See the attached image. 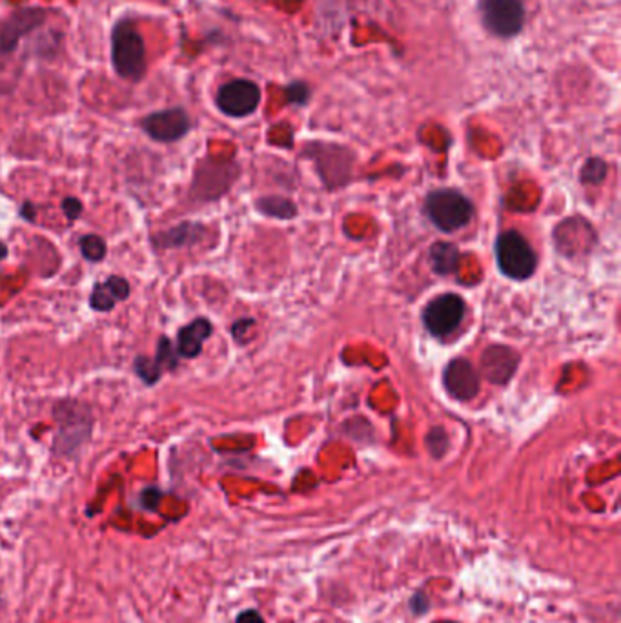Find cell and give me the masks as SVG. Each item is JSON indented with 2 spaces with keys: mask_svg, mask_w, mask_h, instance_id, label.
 I'll list each match as a JSON object with an SVG mask.
<instances>
[{
  "mask_svg": "<svg viewBox=\"0 0 621 623\" xmlns=\"http://www.w3.org/2000/svg\"><path fill=\"white\" fill-rule=\"evenodd\" d=\"M53 418L57 423L55 436L57 454L62 456L77 454L92 436V409L79 399H61L53 409Z\"/></svg>",
  "mask_w": 621,
  "mask_h": 623,
  "instance_id": "obj_1",
  "label": "cell"
},
{
  "mask_svg": "<svg viewBox=\"0 0 621 623\" xmlns=\"http://www.w3.org/2000/svg\"><path fill=\"white\" fill-rule=\"evenodd\" d=\"M112 62L119 77L137 82L146 75V46L130 19L117 22L112 31Z\"/></svg>",
  "mask_w": 621,
  "mask_h": 623,
  "instance_id": "obj_2",
  "label": "cell"
},
{
  "mask_svg": "<svg viewBox=\"0 0 621 623\" xmlns=\"http://www.w3.org/2000/svg\"><path fill=\"white\" fill-rule=\"evenodd\" d=\"M428 219L443 232H456L469 225L474 206L458 190H436L428 195L425 203Z\"/></svg>",
  "mask_w": 621,
  "mask_h": 623,
  "instance_id": "obj_3",
  "label": "cell"
},
{
  "mask_svg": "<svg viewBox=\"0 0 621 623\" xmlns=\"http://www.w3.org/2000/svg\"><path fill=\"white\" fill-rule=\"evenodd\" d=\"M496 259L499 270L510 279H529L538 266V256L529 245V241L520 234L509 230L498 237L496 243Z\"/></svg>",
  "mask_w": 621,
  "mask_h": 623,
  "instance_id": "obj_4",
  "label": "cell"
},
{
  "mask_svg": "<svg viewBox=\"0 0 621 623\" xmlns=\"http://www.w3.org/2000/svg\"><path fill=\"white\" fill-rule=\"evenodd\" d=\"M478 10L485 30L499 39H512L525 26L523 0H479Z\"/></svg>",
  "mask_w": 621,
  "mask_h": 623,
  "instance_id": "obj_5",
  "label": "cell"
},
{
  "mask_svg": "<svg viewBox=\"0 0 621 623\" xmlns=\"http://www.w3.org/2000/svg\"><path fill=\"white\" fill-rule=\"evenodd\" d=\"M465 317V301L458 294H443L432 299L423 310V323L436 338H447L458 330Z\"/></svg>",
  "mask_w": 621,
  "mask_h": 623,
  "instance_id": "obj_6",
  "label": "cell"
},
{
  "mask_svg": "<svg viewBox=\"0 0 621 623\" xmlns=\"http://www.w3.org/2000/svg\"><path fill=\"white\" fill-rule=\"evenodd\" d=\"M217 108L228 117H248L257 110L261 103V88L254 81L248 79H235L226 82L219 88L215 97Z\"/></svg>",
  "mask_w": 621,
  "mask_h": 623,
  "instance_id": "obj_7",
  "label": "cell"
},
{
  "mask_svg": "<svg viewBox=\"0 0 621 623\" xmlns=\"http://www.w3.org/2000/svg\"><path fill=\"white\" fill-rule=\"evenodd\" d=\"M48 19V11L42 8H24L11 13L0 22V55H11L22 39L31 31L41 28Z\"/></svg>",
  "mask_w": 621,
  "mask_h": 623,
  "instance_id": "obj_8",
  "label": "cell"
},
{
  "mask_svg": "<svg viewBox=\"0 0 621 623\" xmlns=\"http://www.w3.org/2000/svg\"><path fill=\"white\" fill-rule=\"evenodd\" d=\"M144 132L157 143H175L181 141L192 128L190 115L183 108H168L161 112H153L143 119Z\"/></svg>",
  "mask_w": 621,
  "mask_h": 623,
  "instance_id": "obj_9",
  "label": "cell"
},
{
  "mask_svg": "<svg viewBox=\"0 0 621 623\" xmlns=\"http://www.w3.org/2000/svg\"><path fill=\"white\" fill-rule=\"evenodd\" d=\"M445 387L450 396L459 401L476 398L479 392V376L476 368L465 359H454L445 368Z\"/></svg>",
  "mask_w": 621,
  "mask_h": 623,
  "instance_id": "obj_10",
  "label": "cell"
},
{
  "mask_svg": "<svg viewBox=\"0 0 621 623\" xmlns=\"http://www.w3.org/2000/svg\"><path fill=\"white\" fill-rule=\"evenodd\" d=\"M230 170H234L232 164H201L197 168L194 188H192L194 197L203 199V201H210V199L219 197L228 188V184L219 183V179L221 181H232L234 179L230 175Z\"/></svg>",
  "mask_w": 621,
  "mask_h": 623,
  "instance_id": "obj_11",
  "label": "cell"
},
{
  "mask_svg": "<svg viewBox=\"0 0 621 623\" xmlns=\"http://www.w3.org/2000/svg\"><path fill=\"white\" fill-rule=\"evenodd\" d=\"M520 358L514 350L507 347H490L481 359L483 372L487 379L496 385H505L514 376Z\"/></svg>",
  "mask_w": 621,
  "mask_h": 623,
  "instance_id": "obj_12",
  "label": "cell"
},
{
  "mask_svg": "<svg viewBox=\"0 0 621 623\" xmlns=\"http://www.w3.org/2000/svg\"><path fill=\"white\" fill-rule=\"evenodd\" d=\"M130 283L124 277L112 276L106 281H101L93 286L90 305L97 312H110L113 307L121 301H126L130 297Z\"/></svg>",
  "mask_w": 621,
  "mask_h": 623,
  "instance_id": "obj_13",
  "label": "cell"
},
{
  "mask_svg": "<svg viewBox=\"0 0 621 623\" xmlns=\"http://www.w3.org/2000/svg\"><path fill=\"white\" fill-rule=\"evenodd\" d=\"M212 336V323L204 317L195 319L177 334V352L184 359H194L203 352L206 339Z\"/></svg>",
  "mask_w": 621,
  "mask_h": 623,
  "instance_id": "obj_14",
  "label": "cell"
},
{
  "mask_svg": "<svg viewBox=\"0 0 621 623\" xmlns=\"http://www.w3.org/2000/svg\"><path fill=\"white\" fill-rule=\"evenodd\" d=\"M204 234V228L197 223H181L166 232L153 235V246L159 250H170V248H183L199 241V237Z\"/></svg>",
  "mask_w": 621,
  "mask_h": 623,
  "instance_id": "obj_15",
  "label": "cell"
},
{
  "mask_svg": "<svg viewBox=\"0 0 621 623\" xmlns=\"http://www.w3.org/2000/svg\"><path fill=\"white\" fill-rule=\"evenodd\" d=\"M430 263L436 274H454L458 270L459 250L450 243H436L430 248Z\"/></svg>",
  "mask_w": 621,
  "mask_h": 623,
  "instance_id": "obj_16",
  "label": "cell"
},
{
  "mask_svg": "<svg viewBox=\"0 0 621 623\" xmlns=\"http://www.w3.org/2000/svg\"><path fill=\"white\" fill-rule=\"evenodd\" d=\"M257 208L265 215L275 217V219H292L297 214L296 206L292 201H288L285 197H263L257 201Z\"/></svg>",
  "mask_w": 621,
  "mask_h": 623,
  "instance_id": "obj_17",
  "label": "cell"
},
{
  "mask_svg": "<svg viewBox=\"0 0 621 623\" xmlns=\"http://www.w3.org/2000/svg\"><path fill=\"white\" fill-rule=\"evenodd\" d=\"M79 246H81L82 256L84 259H88V261H92V263H99L102 261L104 257H106V241L102 239L101 235H82L81 241H79Z\"/></svg>",
  "mask_w": 621,
  "mask_h": 623,
  "instance_id": "obj_18",
  "label": "cell"
},
{
  "mask_svg": "<svg viewBox=\"0 0 621 623\" xmlns=\"http://www.w3.org/2000/svg\"><path fill=\"white\" fill-rule=\"evenodd\" d=\"M133 370L139 378L143 379L146 385H155L161 376L163 370L155 363V359L146 358V356H137L133 361Z\"/></svg>",
  "mask_w": 621,
  "mask_h": 623,
  "instance_id": "obj_19",
  "label": "cell"
},
{
  "mask_svg": "<svg viewBox=\"0 0 621 623\" xmlns=\"http://www.w3.org/2000/svg\"><path fill=\"white\" fill-rule=\"evenodd\" d=\"M155 363L161 367V370H175L179 365V352L177 348L172 345L170 339H159V345H157V354H155Z\"/></svg>",
  "mask_w": 621,
  "mask_h": 623,
  "instance_id": "obj_20",
  "label": "cell"
},
{
  "mask_svg": "<svg viewBox=\"0 0 621 623\" xmlns=\"http://www.w3.org/2000/svg\"><path fill=\"white\" fill-rule=\"evenodd\" d=\"M605 175H607V164L601 159H589L581 170L583 183L600 184L605 179Z\"/></svg>",
  "mask_w": 621,
  "mask_h": 623,
  "instance_id": "obj_21",
  "label": "cell"
},
{
  "mask_svg": "<svg viewBox=\"0 0 621 623\" xmlns=\"http://www.w3.org/2000/svg\"><path fill=\"white\" fill-rule=\"evenodd\" d=\"M310 99V88L305 82H292L286 86V103L294 106H305Z\"/></svg>",
  "mask_w": 621,
  "mask_h": 623,
  "instance_id": "obj_22",
  "label": "cell"
},
{
  "mask_svg": "<svg viewBox=\"0 0 621 623\" xmlns=\"http://www.w3.org/2000/svg\"><path fill=\"white\" fill-rule=\"evenodd\" d=\"M447 443V434H445L443 430L439 429V427L430 430V434H428V447H430V452H432L436 458L443 456V452L447 450Z\"/></svg>",
  "mask_w": 621,
  "mask_h": 623,
  "instance_id": "obj_23",
  "label": "cell"
},
{
  "mask_svg": "<svg viewBox=\"0 0 621 623\" xmlns=\"http://www.w3.org/2000/svg\"><path fill=\"white\" fill-rule=\"evenodd\" d=\"M82 203L79 199H75V197H66V199H62V212L64 215L70 219V221H75V219H79L82 214Z\"/></svg>",
  "mask_w": 621,
  "mask_h": 623,
  "instance_id": "obj_24",
  "label": "cell"
},
{
  "mask_svg": "<svg viewBox=\"0 0 621 623\" xmlns=\"http://www.w3.org/2000/svg\"><path fill=\"white\" fill-rule=\"evenodd\" d=\"M161 491L159 489H146V491L141 494V503H143L144 509H150V511H155L157 509V505H159V501H161Z\"/></svg>",
  "mask_w": 621,
  "mask_h": 623,
  "instance_id": "obj_25",
  "label": "cell"
},
{
  "mask_svg": "<svg viewBox=\"0 0 621 623\" xmlns=\"http://www.w3.org/2000/svg\"><path fill=\"white\" fill-rule=\"evenodd\" d=\"M237 623H266L263 616L257 613L255 609H248L237 616Z\"/></svg>",
  "mask_w": 621,
  "mask_h": 623,
  "instance_id": "obj_26",
  "label": "cell"
},
{
  "mask_svg": "<svg viewBox=\"0 0 621 623\" xmlns=\"http://www.w3.org/2000/svg\"><path fill=\"white\" fill-rule=\"evenodd\" d=\"M412 609H414V613H425L428 609V603L425 598H423V594H416L414 598H412Z\"/></svg>",
  "mask_w": 621,
  "mask_h": 623,
  "instance_id": "obj_27",
  "label": "cell"
},
{
  "mask_svg": "<svg viewBox=\"0 0 621 623\" xmlns=\"http://www.w3.org/2000/svg\"><path fill=\"white\" fill-rule=\"evenodd\" d=\"M21 215L26 219V221H35V206L30 205V203H26V205L22 206Z\"/></svg>",
  "mask_w": 621,
  "mask_h": 623,
  "instance_id": "obj_28",
  "label": "cell"
},
{
  "mask_svg": "<svg viewBox=\"0 0 621 623\" xmlns=\"http://www.w3.org/2000/svg\"><path fill=\"white\" fill-rule=\"evenodd\" d=\"M6 256H8V246L4 245V243L0 241V261H2V259H6Z\"/></svg>",
  "mask_w": 621,
  "mask_h": 623,
  "instance_id": "obj_29",
  "label": "cell"
}]
</instances>
